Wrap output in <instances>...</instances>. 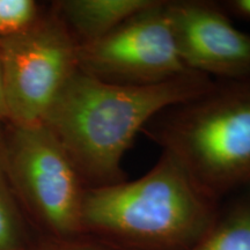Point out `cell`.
<instances>
[{"label": "cell", "mask_w": 250, "mask_h": 250, "mask_svg": "<svg viewBox=\"0 0 250 250\" xmlns=\"http://www.w3.org/2000/svg\"><path fill=\"white\" fill-rule=\"evenodd\" d=\"M175 44L188 70L214 80L250 77V34L237 29L217 4L166 2Z\"/></svg>", "instance_id": "52a82bcc"}, {"label": "cell", "mask_w": 250, "mask_h": 250, "mask_svg": "<svg viewBox=\"0 0 250 250\" xmlns=\"http://www.w3.org/2000/svg\"><path fill=\"white\" fill-rule=\"evenodd\" d=\"M79 43L52 8L17 35L0 37L7 122L42 123L50 105L79 68Z\"/></svg>", "instance_id": "5b68a950"}, {"label": "cell", "mask_w": 250, "mask_h": 250, "mask_svg": "<svg viewBox=\"0 0 250 250\" xmlns=\"http://www.w3.org/2000/svg\"><path fill=\"white\" fill-rule=\"evenodd\" d=\"M166 2L154 0L108 35L80 45V70L121 86L159 85L192 72L177 51Z\"/></svg>", "instance_id": "8992f818"}, {"label": "cell", "mask_w": 250, "mask_h": 250, "mask_svg": "<svg viewBox=\"0 0 250 250\" xmlns=\"http://www.w3.org/2000/svg\"><path fill=\"white\" fill-rule=\"evenodd\" d=\"M40 15L39 5L33 0H0V37L22 33Z\"/></svg>", "instance_id": "8fae6325"}, {"label": "cell", "mask_w": 250, "mask_h": 250, "mask_svg": "<svg viewBox=\"0 0 250 250\" xmlns=\"http://www.w3.org/2000/svg\"><path fill=\"white\" fill-rule=\"evenodd\" d=\"M2 121H7V112H6L4 85H2V73H1V62H0V123Z\"/></svg>", "instance_id": "5bb4252c"}, {"label": "cell", "mask_w": 250, "mask_h": 250, "mask_svg": "<svg viewBox=\"0 0 250 250\" xmlns=\"http://www.w3.org/2000/svg\"><path fill=\"white\" fill-rule=\"evenodd\" d=\"M214 79L188 72L152 86L105 83L80 68L46 111L42 124L65 149L86 188L126 181L122 161L137 134L159 112L208 90Z\"/></svg>", "instance_id": "6da1fadb"}, {"label": "cell", "mask_w": 250, "mask_h": 250, "mask_svg": "<svg viewBox=\"0 0 250 250\" xmlns=\"http://www.w3.org/2000/svg\"><path fill=\"white\" fill-rule=\"evenodd\" d=\"M29 250H122L117 247L96 239V237L81 234V235L56 239V237H35Z\"/></svg>", "instance_id": "7c38bea8"}, {"label": "cell", "mask_w": 250, "mask_h": 250, "mask_svg": "<svg viewBox=\"0 0 250 250\" xmlns=\"http://www.w3.org/2000/svg\"><path fill=\"white\" fill-rule=\"evenodd\" d=\"M249 187H250V186H249Z\"/></svg>", "instance_id": "9a60e30c"}, {"label": "cell", "mask_w": 250, "mask_h": 250, "mask_svg": "<svg viewBox=\"0 0 250 250\" xmlns=\"http://www.w3.org/2000/svg\"><path fill=\"white\" fill-rule=\"evenodd\" d=\"M5 161L21 208L41 236L66 239L83 234L86 186L44 124L11 125L5 133Z\"/></svg>", "instance_id": "277c9868"}, {"label": "cell", "mask_w": 250, "mask_h": 250, "mask_svg": "<svg viewBox=\"0 0 250 250\" xmlns=\"http://www.w3.org/2000/svg\"><path fill=\"white\" fill-rule=\"evenodd\" d=\"M219 204L161 152L139 179L86 188L81 224L83 234L122 250H188L213 227Z\"/></svg>", "instance_id": "7a4b0ae2"}, {"label": "cell", "mask_w": 250, "mask_h": 250, "mask_svg": "<svg viewBox=\"0 0 250 250\" xmlns=\"http://www.w3.org/2000/svg\"><path fill=\"white\" fill-rule=\"evenodd\" d=\"M34 240L29 221L9 180L5 161V133L0 126V250H29Z\"/></svg>", "instance_id": "9c48e42d"}, {"label": "cell", "mask_w": 250, "mask_h": 250, "mask_svg": "<svg viewBox=\"0 0 250 250\" xmlns=\"http://www.w3.org/2000/svg\"><path fill=\"white\" fill-rule=\"evenodd\" d=\"M154 0H64L54 9L79 45L95 42Z\"/></svg>", "instance_id": "ba28073f"}, {"label": "cell", "mask_w": 250, "mask_h": 250, "mask_svg": "<svg viewBox=\"0 0 250 250\" xmlns=\"http://www.w3.org/2000/svg\"><path fill=\"white\" fill-rule=\"evenodd\" d=\"M142 133L220 203L250 186V77L214 80L199 95L159 112Z\"/></svg>", "instance_id": "3957f363"}, {"label": "cell", "mask_w": 250, "mask_h": 250, "mask_svg": "<svg viewBox=\"0 0 250 250\" xmlns=\"http://www.w3.org/2000/svg\"><path fill=\"white\" fill-rule=\"evenodd\" d=\"M228 6L233 9L235 13H239L242 17L250 19V0H234L228 2Z\"/></svg>", "instance_id": "4fadbf2b"}, {"label": "cell", "mask_w": 250, "mask_h": 250, "mask_svg": "<svg viewBox=\"0 0 250 250\" xmlns=\"http://www.w3.org/2000/svg\"><path fill=\"white\" fill-rule=\"evenodd\" d=\"M221 211L213 227L188 250H250V187Z\"/></svg>", "instance_id": "30bf717a"}]
</instances>
